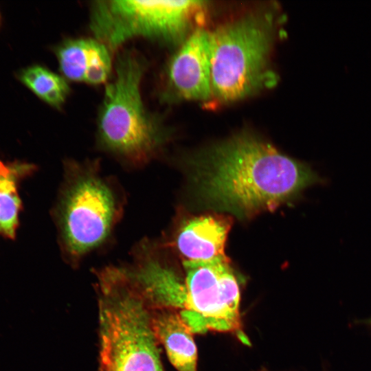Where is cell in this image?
Listing matches in <instances>:
<instances>
[{"mask_svg":"<svg viewBox=\"0 0 371 371\" xmlns=\"http://www.w3.org/2000/svg\"><path fill=\"white\" fill-rule=\"evenodd\" d=\"M192 161L199 203L243 219L273 210L322 182L309 165L248 133L213 145Z\"/></svg>","mask_w":371,"mask_h":371,"instance_id":"cell-1","label":"cell"},{"mask_svg":"<svg viewBox=\"0 0 371 371\" xmlns=\"http://www.w3.org/2000/svg\"><path fill=\"white\" fill-rule=\"evenodd\" d=\"M96 275L100 371H164L151 309L126 268Z\"/></svg>","mask_w":371,"mask_h":371,"instance_id":"cell-2","label":"cell"},{"mask_svg":"<svg viewBox=\"0 0 371 371\" xmlns=\"http://www.w3.org/2000/svg\"><path fill=\"white\" fill-rule=\"evenodd\" d=\"M146 68V60L133 50L117 56L97 119L102 147L135 166L148 162L167 137L161 122L146 109L142 98Z\"/></svg>","mask_w":371,"mask_h":371,"instance_id":"cell-3","label":"cell"},{"mask_svg":"<svg viewBox=\"0 0 371 371\" xmlns=\"http://www.w3.org/2000/svg\"><path fill=\"white\" fill-rule=\"evenodd\" d=\"M65 166L56 216L64 255L76 264L109 237L122 214L123 203L96 161H69Z\"/></svg>","mask_w":371,"mask_h":371,"instance_id":"cell-4","label":"cell"},{"mask_svg":"<svg viewBox=\"0 0 371 371\" xmlns=\"http://www.w3.org/2000/svg\"><path fill=\"white\" fill-rule=\"evenodd\" d=\"M271 22L249 14L210 33L212 93L218 100L235 101L276 82L268 65Z\"/></svg>","mask_w":371,"mask_h":371,"instance_id":"cell-5","label":"cell"},{"mask_svg":"<svg viewBox=\"0 0 371 371\" xmlns=\"http://www.w3.org/2000/svg\"><path fill=\"white\" fill-rule=\"evenodd\" d=\"M203 6L197 1H97L91 29L110 50L135 37L176 41Z\"/></svg>","mask_w":371,"mask_h":371,"instance_id":"cell-6","label":"cell"},{"mask_svg":"<svg viewBox=\"0 0 371 371\" xmlns=\"http://www.w3.org/2000/svg\"><path fill=\"white\" fill-rule=\"evenodd\" d=\"M183 266L185 303L179 313L192 333L231 332L249 344L241 329L239 284L225 255L184 260Z\"/></svg>","mask_w":371,"mask_h":371,"instance_id":"cell-7","label":"cell"},{"mask_svg":"<svg viewBox=\"0 0 371 371\" xmlns=\"http://www.w3.org/2000/svg\"><path fill=\"white\" fill-rule=\"evenodd\" d=\"M211 35L197 29L185 41L168 66V80L179 98L206 100L212 93Z\"/></svg>","mask_w":371,"mask_h":371,"instance_id":"cell-8","label":"cell"},{"mask_svg":"<svg viewBox=\"0 0 371 371\" xmlns=\"http://www.w3.org/2000/svg\"><path fill=\"white\" fill-rule=\"evenodd\" d=\"M110 51L96 38H80L64 41L56 54L65 78L97 85L106 82L111 74Z\"/></svg>","mask_w":371,"mask_h":371,"instance_id":"cell-9","label":"cell"},{"mask_svg":"<svg viewBox=\"0 0 371 371\" xmlns=\"http://www.w3.org/2000/svg\"><path fill=\"white\" fill-rule=\"evenodd\" d=\"M229 227V221L222 217H194L180 225L175 244L179 254L188 260H206L225 256Z\"/></svg>","mask_w":371,"mask_h":371,"instance_id":"cell-10","label":"cell"},{"mask_svg":"<svg viewBox=\"0 0 371 371\" xmlns=\"http://www.w3.org/2000/svg\"><path fill=\"white\" fill-rule=\"evenodd\" d=\"M155 335L166 352L170 363L178 371H196L197 350L192 332L178 311L151 309Z\"/></svg>","mask_w":371,"mask_h":371,"instance_id":"cell-11","label":"cell"},{"mask_svg":"<svg viewBox=\"0 0 371 371\" xmlns=\"http://www.w3.org/2000/svg\"><path fill=\"white\" fill-rule=\"evenodd\" d=\"M19 78L40 99L56 108L65 102L69 93L70 87L63 76L41 65L27 67Z\"/></svg>","mask_w":371,"mask_h":371,"instance_id":"cell-12","label":"cell"},{"mask_svg":"<svg viewBox=\"0 0 371 371\" xmlns=\"http://www.w3.org/2000/svg\"><path fill=\"white\" fill-rule=\"evenodd\" d=\"M16 170L0 161V234L9 238L15 236L21 205Z\"/></svg>","mask_w":371,"mask_h":371,"instance_id":"cell-13","label":"cell"},{"mask_svg":"<svg viewBox=\"0 0 371 371\" xmlns=\"http://www.w3.org/2000/svg\"><path fill=\"white\" fill-rule=\"evenodd\" d=\"M370 324L371 325V319L370 320Z\"/></svg>","mask_w":371,"mask_h":371,"instance_id":"cell-14","label":"cell"}]
</instances>
